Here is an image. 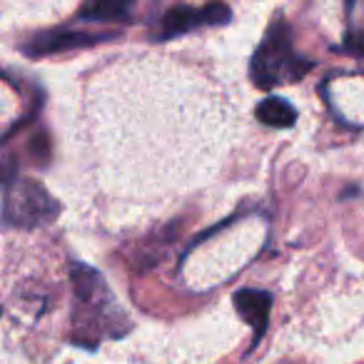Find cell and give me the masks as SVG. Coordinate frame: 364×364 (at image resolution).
<instances>
[{"label":"cell","instance_id":"cell-5","mask_svg":"<svg viewBox=\"0 0 364 364\" xmlns=\"http://www.w3.org/2000/svg\"><path fill=\"white\" fill-rule=\"evenodd\" d=\"M115 36L117 33H85V31L60 28V31L38 33L36 38H31V41L23 46V50L31 58H41V55H53V53L73 50V48H90L102 41H112Z\"/></svg>","mask_w":364,"mask_h":364},{"label":"cell","instance_id":"cell-4","mask_svg":"<svg viewBox=\"0 0 364 364\" xmlns=\"http://www.w3.org/2000/svg\"><path fill=\"white\" fill-rule=\"evenodd\" d=\"M232 13L225 3H208L205 8H190V6H175L162 16L160 21V33L157 38L160 41H170V38L177 36H185V33L195 31V28H203V26H225L230 23Z\"/></svg>","mask_w":364,"mask_h":364},{"label":"cell","instance_id":"cell-7","mask_svg":"<svg viewBox=\"0 0 364 364\" xmlns=\"http://www.w3.org/2000/svg\"><path fill=\"white\" fill-rule=\"evenodd\" d=\"M135 3L137 0H85L80 18L92 23H122L130 18Z\"/></svg>","mask_w":364,"mask_h":364},{"label":"cell","instance_id":"cell-3","mask_svg":"<svg viewBox=\"0 0 364 364\" xmlns=\"http://www.w3.org/2000/svg\"><path fill=\"white\" fill-rule=\"evenodd\" d=\"M60 215V205L50 198L43 185L33 180H6V208L3 220L11 228H36Z\"/></svg>","mask_w":364,"mask_h":364},{"label":"cell","instance_id":"cell-2","mask_svg":"<svg viewBox=\"0 0 364 364\" xmlns=\"http://www.w3.org/2000/svg\"><path fill=\"white\" fill-rule=\"evenodd\" d=\"M314 63L302 58L292 46V31L284 18H274L264 33V41L255 50L250 63V77L257 87H274L297 82L312 70Z\"/></svg>","mask_w":364,"mask_h":364},{"label":"cell","instance_id":"cell-6","mask_svg":"<svg viewBox=\"0 0 364 364\" xmlns=\"http://www.w3.org/2000/svg\"><path fill=\"white\" fill-rule=\"evenodd\" d=\"M235 307H237L240 317L252 327V347L259 344V339L267 332L272 294L262 292V289H240V292H235Z\"/></svg>","mask_w":364,"mask_h":364},{"label":"cell","instance_id":"cell-1","mask_svg":"<svg viewBox=\"0 0 364 364\" xmlns=\"http://www.w3.org/2000/svg\"><path fill=\"white\" fill-rule=\"evenodd\" d=\"M73 289H75V309H73V342L77 347H95L102 339H117L127 334L130 322L117 307L102 277L87 264H73Z\"/></svg>","mask_w":364,"mask_h":364},{"label":"cell","instance_id":"cell-8","mask_svg":"<svg viewBox=\"0 0 364 364\" xmlns=\"http://www.w3.org/2000/svg\"><path fill=\"white\" fill-rule=\"evenodd\" d=\"M257 120L269 127H292L297 122V110L282 97H267L257 105Z\"/></svg>","mask_w":364,"mask_h":364}]
</instances>
